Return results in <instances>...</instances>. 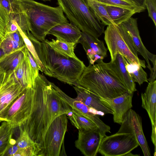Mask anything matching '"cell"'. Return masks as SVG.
<instances>
[{
  "instance_id": "cell-1",
  "label": "cell",
  "mask_w": 156,
  "mask_h": 156,
  "mask_svg": "<svg viewBox=\"0 0 156 156\" xmlns=\"http://www.w3.org/2000/svg\"><path fill=\"white\" fill-rule=\"evenodd\" d=\"M47 79L39 74L34 85L31 114L21 127L41 150L46 131L57 117L72 111V108L58 95Z\"/></svg>"
},
{
  "instance_id": "cell-2",
  "label": "cell",
  "mask_w": 156,
  "mask_h": 156,
  "mask_svg": "<svg viewBox=\"0 0 156 156\" xmlns=\"http://www.w3.org/2000/svg\"><path fill=\"white\" fill-rule=\"evenodd\" d=\"M77 83L80 86L105 98H116L129 91L110 62L103 60L85 66Z\"/></svg>"
},
{
  "instance_id": "cell-3",
  "label": "cell",
  "mask_w": 156,
  "mask_h": 156,
  "mask_svg": "<svg viewBox=\"0 0 156 156\" xmlns=\"http://www.w3.org/2000/svg\"><path fill=\"white\" fill-rule=\"evenodd\" d=\"M34 45L41 61L52 77L70 85L79 86L77 80L86 66L83 61L58 53L44 41H38Z\"/></svg>"
},
{
  "instance_id": "cell-4",
  "label": "cell",
  "mask_w": 156,
  "mask_h": 156,
  "mask_svg": "<svg viewBox=\"0 0 156 156\" xmlns=\"http://www.w3.org/2000/svg\"><path fill=\"white\" fill-rule=\"evenodd\" d=\"M20 1L31 33L39 41H44L47 33L54 26L69 22L59 6L52 7L34 0Z\"/></svg>"
},
{
  "instance_id": "cell-5",
  "label": "cell",
  "mask_w": 156,
  "mask_h": 156,
  "mask_svg": "<svg viewBox=\"0 0 156 156\" xmlns=\"http://www.w3.org/2000/svg\"><path fill=\"white\" fill-rule=\"evenodd\" d=\"M57 0L70 23L82 31L98 38L104 33L105 25L96 17L86 0Z\"/></svg>"
},
{
  "instance_id": "cell-6",
  "label": "cell",
  "mask_w": 156,
  "mask_h": 156,
  "mask_svg": "<svg viewBox=\"0 0 156 156\" xmlns=\"http://www.w3.org/2000/svg\"><path fill=\"white\" fill-rule=\"evenodd\" d=\"M104 39L113 61L118 54L122 55L131 64L137 63L146 68L145 61L140 59L138 52L129 33L121 24L108 26L104 32Z\"/></svg>"
},
{
  "instance_id": "cell-7",
  "label": "cell",
  "mask_w": 156,
  "mask_h": 156,
  "mask_svg": "<svg viewBox=\"0 0 156 156\" xmlns=\"http://www.w3.org/2000/svg\"><path fill=\"white\" fill-rule=\"evenodd\" d=\"M67 123L66 114L59 115L53 121L45 135L41 156H59L66 154L64 141Z\"/></svg>"
},
{
  "instance_id": "cell-8",
  "label": "cell",
  "mask_w": 156,
  "mask_h": 156,
  "mask_svg": "<svg viewBox=\"0 0 156 156\" xmlns=\"http://www.w3.org/2000/svg\"><path fill=\"white\" fill-rule=\"evenodd\" d=\"M139 146L132 134L117 132L103 138L98 153L105 156H125Z\"/></svg>"
},
{
  "instance_id": "cell-9",
  "label": "cell",
  "mask_w": 156,
  "mask_h": 156,
  "mask_svg": "<svg viewBox=\"0 0 156 156\" xmlns=\"http://www.w3.org/2000/svg\"><path fill=\"white\" fill-rule=\"evenodd\" d=\"M34 91L33 87L26 88L9 108L3 121L10 122L14 128L23 126L31 113Z\"/></svg>"
},
{
  "instance_id": "cell-10",
  "label": "cell",
  "mask_w": 156,
  "mask_h": 156,
  "mask_svg": "<svg viewBox=\"0 0 156 156\" xmlns=\"http://www.w3.org/2000/svg\"><path fill=\"white\" fill-rule=\"evenodd\" d=\"M25 88L15 78L13 71L6 73L0 87V121H3L9 108Z\"/></svg>"
},
{
  "instance_id": "cell-11",
  "label": "cell",
  "mask_w": 156,
  "mask_h": 156,
  "mask_svg": "<svg viewBox=\"0 0 156 156\" xmlns=\"http://www.w3.org/2000/svg\"><path fill=\"white\" fill-rule=\"evenodd\" d=\"M117 133H130L135 137L144 156H151L150 149L142 128V119L135 111L130 109L126 114Z\"/></svg>"
},
{
  "instance_id": "cell-12",
  "label": "cell",
  "mask_w": 156,
  "mask_h": 156,
  "mask_svg": "<svg viewBox=\"0 0 156 156\" xmlns=\"http://www.w3.org/2000/svg\"><path fill=\"white\" fill-rule=\"evenodd\" d=\"M59 96L72 109L81 115L87 118L97 126L104 137L107 133H111L110 126L104 123L98 116L90 111V108L76 98H72L66 94L53 83L50 82Z\"/></svg>"
},
{
  "instance_id": "cell-13",
  "label": "cell",
  "mask_w": 156,
  "mask_h": 156,
  "mask_svg": "<svg viewBox=\"0 0 156 156\" xmlns=\"http://www.w3.org/2000/svg\"><path fill=\"white\" fill-rule=\"evenodd\" d=\"M75 146L86 156H95L104 137L98 128L90 130L78 129Z\"/></svg>"
},
{
  "instance_id": "cell-14",
  "label": "cell",
  "mask_w": 156,
  "mask_h": 156,
  "mask_svg": "<svg viewBox=\"0 0 156 156\" xmlns=\"http://www.w3.org/2000/svg\"><path fill=\"white\" fill-rule=\"evenodd\" d=\"M78 43L82 45L90 64L94 65L95 62L103 60L107 56L108 49L103 41L87 33L81 32Z\"/></svg>"
},
{
  "instance_id": "cell-15",
  "label": "cell",
  "mask_w": 156,
  "mask_h": 156,
  "mask_svg": "<svg viewBox=\"0 0 156 156\" xmlns=\"http://www.w3.org/2000/svg\"><path fill=\"white\" fill-rule=\"evenodd\" d=\"M133 94L128 91L113 98H105L99 97L102 103L113 111V119L115 123L121 125L126 114L132 107Z\"/></svg>"
},
{
  "instance_id": "cell-16",
  "label": "cell",
  "mask_w": 156,
  "mask_h": 156,
  "mask_svg": "<svg viewBox=\"0 0 156 156\" xmlns=\"http://www.w3.org/2000/svg\"><path fill=\"white\" fill-rule=\"evenodd\" d=\"M131 37L134 45L138 52L144 58L147 63V67L151 73L152 67L150 62H156V55L149 52L143 44L140 37L138 27L137 19L131 17L121 23Z\"/></svg>"
},
{
  "instance_id": "cell-17",
  "label": "cell",
  "mask_w": 156,
  "mask_h": 156,
  "mask_svg": "<svg viewBox=\"0 0 156 156\" xmlns=\"http://www.w3.org/2000/svg\"><path fill=\"white\" fill-rule=\"evenodd\" d=\"M47 34L52 35L56 39L76 44L81 37V31L76 25L68 22L54 26L47 33Z\"/></svg>"
},
{
  "instance_id": "cell-18",
  "label": "cell",
  "mask_w": 156,
  "mask_h": 156,
  "mask_svg": "<svg viewBox=\"0 0 156 156\" xmlns=\"http://www.w3.org/2000/svg\"><path fill=\"white\" fill-rule=\"evenodd\" d=\"M73 88L77 94L76 98L85 105L104 114H113V111L102 103L98 95L81 86H74Z\"/></svg>"
},
{
  "instance_id": "cell-19",
  "label": "cell",
  "mask_w": 156,
  "mask_h": 156,
  "mask_svg": "<svg viewBox=\"0 0 156 156\" xmlns=\"http://www.w3.org/2000/svg\"><path fill=\"white\" fill-rule=\"evenodd\" d=\"M142 107L147 112L151 125L156 124V80L149 82L144 93L141 94Z\"/></svg>"
},
{
  "instance_id": "cell-20",
  "label": "cell",
  "mask_w": 156,
  "mask_h": 156,
  "mask_svg": "<svg viewBox=\"0 0 156 156\" xmlns=\"http://www.w3.org/2000/svg\"><path fill=\"white\" fill-rule=\"evenodd\" d=\"M110 62L129 91L133 93L136 91L135 82L126 68L125 58L123 56L118 54L114 60Z\"/></svg>"
},
{
  "instance_id": "cell-21",
  "label": "cell",
  "mask_w": 156,
  "mask_h": 156,
  "mask_svg": "<svg viewBox=\"0 0 156 156\" xmlns=\"http://www.w3.org/2000/svg\"><path fill=\"white\" fill-rule=\"evenodd\" d=\"M13 72L15 78L19 81L23 88L33 87L35 80L24 55Z\"/></svg>"
},
{
  "instance_id": "cell-22",
  "label": "cell",
  "mask_w": 156,
  "mask_h": 156,
  "mask_svg": "<svg viewBox=\"0 0 156 156\" xmlns=\"http://www.w3.org/2000/svg\"><path fill=\"white\" fill-rule=\"evenodd\" d=\"M24 45L0 57V68L6 73L13 71L23 56V50Z\"/></svg>"
},
{
  "instance_id": "cell-23",
  "label": "cell",
  "mask_w": 156,
  "mask_h": 156,
  "mask_svg": "<svg viewBox=\"0 0 156 156\" xmlns=\"http://www.w3.org/2000/svg\"><path fill=\"white\" fill-rule=\"evenodd\" d=\"M9 14L8 24L9 33L15 32L20 27L25 34L30 31V25L25 13H12Z\"/></svg>"
},
{
  "instance_id": "cell-24",
  "label": "cell",
  "mask_w": 156,
  "mask_h": 156,
  "mask_svg": "<svg viewBox=\"0 0 156 156\" xmlns=\"http://www.w3.org/2000/svg\"><path fill=\"white\" fill-rule=\"evenodd\" d=\"M44 41L58 53L66 57L79 59L76 56L74 51L75 43L58 39H52L50 41L45 40Z\"/></svg>"
},
{
  "instance_id": "cell-25",
  "label": "cell",
  "mask_w": 156,
  "mask_h": 156,
  "mask_svg": "<svg viewBox=\"0 0 156 156\" xmlns=\"http://www.w3.org/2000/svg\"><path fill=\"white\" fill-rule=\"evenodd\" d=\"M105 6L109 16L116 25L121 24L136 13L134 11L128 9L111 5Z\"/></svg>"
},
{
  "instance_id": "cell-26",
  "label": "cell",
  "mask_w": 156,
  "mask_h": 156,
  "mask_svg": "<svg viewBox=\"0 0 156 156\" xmlns=\"http://www.w3.org/2000/svg\"><path fill=\"white\" fill-rule=\"evenodd\" d=\"M14 128L8 122L4 121L0 126V156H4L13 139Z\"/></svg>"
},
{
  "instance_id": "cell-27",
  "label": "cell",
  "mask_w": 156,
  "mask_h": 156,
  "mask_svg": "<svg viewBox=\"0 0 156 156\" xmlns=\"http://www.w3.org/2000/svg\"><path fill=\"white\" fill-rule=\"evenodd\" d=\"M66 114L72 125L78 129L90 130L98 128L94 123L73 109Z\"/></svg>"
},
{
  "instance_id": "cell-28",
  "label": "cell",
  "mask_w": 156,
  "mask_h": 156,
  "mask_svg": "<svg viewBox=\"0 0 156 156\" xmlns=\"http://www.w3.org/2000/svg\"><path fill=\"white\" fill-rule=\"evenodd\" d=\"M96 17L105 26L114 25L106 10L105 5L96 0H86Z\"/></svg>"
},
{
  "instance_id": "cell-29",
  "label": "cell",
  "mask_w": 156,
  "mask_h": 156,
  "mask_svg": "<svg viewBox=\"0 0 156 156\" xmlns=\"http://www.w3.org/2000/svg\"><path fill=\"white\" fill-rule=\"evenodd\" d=\"M20 135L16 140V143L19 148L29 149L36 151L38 156H41V149L38 145L30 138L27 133L21 126L19 127Z\"/></svg>"
},
{
  "instance_id": "cell-30",
  "label": "cell",
  "mask_w": 156,
  "mask_h": 156,
  "mask_svg": "<svg viewBox=\"0 0 156 156\" xmlns=\"http://www.w3.org/2000/svg\"><path fill=\"white\" fill-rule=\"evenodd\" d=\"M126 67L135 82L140 85L144 82L148 83L147 73L142 66L137 63L131 64L125 58Z\"/></svg>"
},
{
  "instance_id": "cell-31",
  "label": "cell",
  "mask_w": 156,
  "mask_h": 156,
  "mask_svg": "<svg viewBox=\"0 0 156 156\" xmlns=\"http://www.w3.org/2000/svg\"><path fill=\"white\" fill-rule=\"evenodd\" d=\"M18 30L22 36L26 47L31 53L36 61L40 70L46 75L52 77L50 72L44 67L41 61L33 43L29 38L27 35L21 30L20 27H18Z\"/></svg>"
},
{
  "instance_id": "cell-32",
  "label": "cell",
  "mask_w": 156,
  "mask_h": 156,
  "mask_svg": "<svg viewBox=\"0 0 156 156\" xmlns=\"http://www.w3.org/2000/svg\"><path fill=\"white\" fill-rule=\"evenodd\" d=\"M106 5H111L128 9L135 11L136 13L143 11L145 9L137 6L130 0H96Z\"/></svg>"
},
{
  "instance_id": "cell-33",
  "label": "cell",
  "mask_w": 156,
  "mask_h": 156,
  "mask_svg": "<svg viewBox=\"0 0 156 156\" xmlns=\"http://www.w3.org/2000/svg\"><path fill=\"white\" fill-rule=\"evenodd\" d=\"M9 14L0 4V41H3L9 34Z\"/></svg>"
},
{
  "instance_id": "cell-34",
  "label": "cell",
  "mask_w": 156,
  "mask_h": 156,
  "mask_svg": "<svg viewBox=\"0 0 156 156\" xmlns=\"http://www.w3.org/2000/svg\"><path fill=\"white\" fill-rule=\"evenodd\" d=\"M0 4L8 14L23 12L20 0H0Z\"/></svg>"
},
{
  "instance_id": "cell-35",
  "label": "cell",
  "mask_w": 156,
  "mask_h": 156,
  "mask_svg": "<svg viewBox=\"0 0 156 156\" xmlns=\"http://www.w3.org/2000/svg\"><path fill=\"white\" fill-rule=\"evenodd\" d=\"M24 46L22 45L14 40L9 33L1 43L0 48L5 54L18 49Z\"/></svg>"
},
{
  "instance_id": "cell-36",
  "label": "cell",
  "mask_w": 156,
  "mask_h": 156,
  "mask_svg": "<svg viewBox=\"0 0 156 156\" xmlns=\"http://www.w3.org/2000/svg\"><path fill=\"white\" fill-rule=\"evenodd\" d=\"M24 55L29 65L34 80L39 73V67L33 56L25 46L23 50Z\"/></svg>"
},
{
  "instance_id": "cell-37",
  "label": "cell",
  "mask_w": 156,
  "mask_h": 156,
  "mask_svg": "<svg viewBox=\"0 0 156 156\" xmlns=\"http://www.w3.org/2000/svg\"><path fill=\"white\" fill-rule=\"evenodd\" d=\"M145 7L147 10L149 16L156 27V0H146Z\"/></svg>"
},
{
  "instance_id": "cell-38",
  "label": "cell",
  "mask_w": 156,
  "mask_h": 156,
  "mask_svg": "<svg viewBox=\"0 0 156 156\" xmlns=\"http://www.w3.org/2000/svg\"><path fill=\"white\" fill-rule=\"evenodd\" d=\"M19 148L16 143V140L13 139L11 144L5 153L4 156H14Z\"/></svg>"
},
{
  "instance_id": "cell-39",
  "label": "cell",
  "mask_w": 156,
  "mask_h": 156,
  "mask_svg": "<svg viewBox=\"0 0 156 156\" xmlns=\"http://www.w3.org/2000/svg\"><path fill=\"white\" fill-rule=\"evenodd\" d=\"M9 34L14 40L22 46L25 45L23 39L18 30L15 32Z\"/></svg>"
},
{
  "instance_id": "cell-40",
  "label": "cell",
  "mask_w": 156,
  "mask_h": 156,
  "mask_svg": "<svg viewBox=\"0 0 156 156\" xmlns=\"http://www.w3.org/2000/svg\"><path fill=\"white\" fill-rule=\"evenodd\" d=\"M152 125V130L151 135V139L152 141L154 147V156L156 155V125Z\"/></svg>"
},
{
  "instance_id": "cell-41",
  "label": "cell",
  "mask_w": 156,
  "mask_h": 156,
  "mask_svg": "<svg viewBox=\"0 0 156 156\" xmlns=\"http://www.w3.org/2000/svg\"><path fill=\"white\" fill-rule=\"evenodd\" d=\"M139 7L143 8L145 9V2L146 0H130Z\"/></svg>"
},
{
  "instance_id": "cell-42",
  "label": "cell",
  "mask_w": 156,
  "mask_h": 156,
  "mask_svg": "<svg viewBox=\"0 0 156 156\" xmlns=\"http://www.w3.org/2000/svg\"><path fill=\"white\" fill-rule=\"evenodd\" d=\"M6 74V72L0 68V84L4 80Z\"/></svg>"
},
{
  "instance_id": "cell-43",
  "label": "cell",
  "mask_w": 156,
  "mask_h": 156,
  "mask_svg": "<svg viewBox=\"0 0 156 156\" xmlns=\"http://www.w3.org/2000/svg\"><path fill=\"white\" fill-rule=\"evenodd\" d=\"M140 156L139 154H133L131 152L128 153L126 154L125 156Z\"/></svg>"
},
{
  "instance_id": "cell-44",
  "label": "cell",
  "mask_w": 156,
  "mask_h": 156,
  "mask_svg": "<svg viewBox=\"0 0 156 156\" xmlns=\"http://www.w3.org/2000/svg\"><path fill=\"white\" fill-rule=\"evenodd\" d=\"M5 54L2 50L0 48V57Z\"/></svg>"
},
{
  "instance_id": "cell-45",
  "label": "cell",
  "mask_w": 156,
  "mask_h": 156,
  "mask_svg": "<svg viewBox=\"0 0 156 156\" xmlns=\"http://www.w3.org/2000/svg\"><path fill=\"white\" fill-rule=\"evenodd\" d=\"M41 0L43 1L44 2H45V1H50L51 0Z\"/></svg>"
},
{
  "instance_id": "cell-46",
  "label": "cell",
  "mask_w": 156,
  "mask_h": 156,
  "mask_svg": "<svg viewBox=\"0 0 156 156\" xmlns=\"http://www.w3.org/2000/svg\"><path fill=\"white\" fill-rule=\"evenodd\" d=\"M2 41H0V44H1V43L2 42Z\"/></svg>"
},
{
  "instance_id": "cell-47",
  "label": "cell",
  "mask_w": 156,
  "mask_h": 156,
  "mask_svg": "<svg viewBox=\"0 0 156 156\" xmlns=\"http://www.w3.org/2000/svg\"><path fill=\"white\" fill-rule=\"evenodd\" d=\"M1 84H2V83H1ZM1 84H0V86H1Z\"/></svg>"
},
{
  "instance_id": "cell-48",
  "label": "cell",
  "mask_w": 156,
  "mask_h": 156,
  "mask_svg": "<svg viewBox=\"0 0 156 156\" xmlns=\"http://www.w3.org/2000/svg\"></svg>"
}]
</instances>
